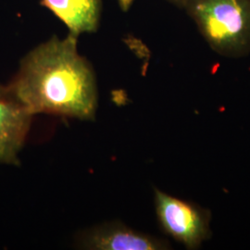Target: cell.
<instances>
[{
  "instance_id": "1",
  "label": "cell",
  "mask_w": 250,
  "mask_h": 250,
  "mask_svg": "<svg viewBox=\"0 0 250 250\" xmlns=\"http://www.w3.org/2000/svg\"><path fill=\"white\" fill-rule=\"evenodd\" d=\"M8 88L32 115L91 120L97 108L94 72L72 35L53 37L28 54Z\"/></svg>"
},
{
  "instance_id": "2",
  "label": "cell",
  "mask_w": 250,
  "mask_h": 250,
  "mask_svg": "<svg viewBox=\"0 0 250 250\" xmlns=\"http://www.w3.org/2000/svg\"><path fill=\"white\" fill-rule=\"evenodd\" d=\"M193 12L207 40L220 52L238 53L250 44L249 0H196Z\"/></svg>"
},
{
  "instance_id": "3",
  "label": "cell",
  "mask_w": 250,
  "mask_h": 250,
  "mask_svg": "<svg viewBox=\"0 0 250 250\" xmlns=\"http://www.w3.org/2000/svg\"><path fill=\"white\" fill-rule=\"evenodd\" d=\"M155 208L161 230L188 250H198L211 237V213L208 208L159 189H155Z\"/></svg>"
},
{
  "instance_id": "4",
  "label": "cell",
  "mask_w": 250,
  "mask_h": 250,
  "mask_svg": "<svg viewBox=\"0 0 250 250\" xmlns=\"http://www.w3.org/2000/svg\"><path fill=\"white\" fill-rule=\"evenodd\" d=\"M32 116L8 87H0V162L18 163Z\"/></svg>"
},
{
  "instance_id": "5",
  "label": "cell",
  "mask_w": 250,
  "mask_h": 250,
  "mask_svg": "<svg viewBox=\"0 0 250 250\" xmlns=\"http://www.w3.org/2000/svg\"><path fill=\"white\" fill-rule=\"evenodd\" d=\"M80 246L86 250H158L170 249V243L122 224L101 225L85 232Z\"/></svg>"
},
{
  "instance_id": "6",
  "label": "cell",
  "mask_w": 250,
  "mask_h": 250,
  "mask_svg": "<svg viewBox=\"0 0 250 250\" xmlns=\"http://www.w3.org/2000/svg\"><path fill=\"white\" fill-rule=\"evenodd\" d=\"M41 5L61 19L75 37L99 26L101 0H42Z\"/></svg>"
},
{
  "instance_id": "7",
  "label": "cell",
  "mask_w": 250,
  "mask_h": 250,
  "mask_svg": "<svg viewBox=\"0 0 250 250\" xmlns=\"http://www.w3.org/2000/svg\"><path fill=\"white\" fill-rule=\"evenodd\" d=\"M118 1L120 3L121 8L124 9V10H127V9L131 7V5H132L134 0H118Z\"/></svg>"
}]
</instances>
